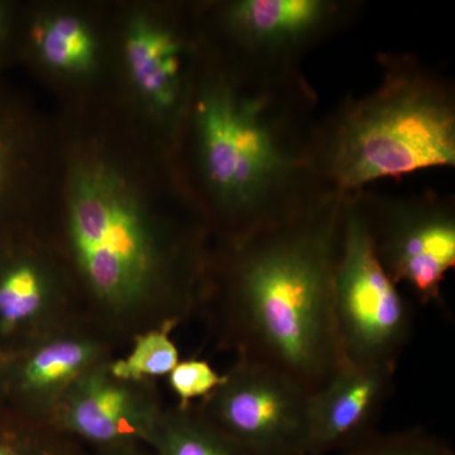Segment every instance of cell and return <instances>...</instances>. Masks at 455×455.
Listing matches in <instances>:
<instances>
[{
	"mask_svg": "<svg viewBox=\"0 0 455 455\" xmlns=\"http://www.w3.org/2000/svg\"><path fill=\"white\" fill-rule=\"evenodd\" d=\"M346 202L317 190L230 245L227 324L238 358L280 371L310 394L339 364L333 299Z\"/></svg>",
	"mask_w": 455,
	"mask_h": 455,
	"instance_id": "obj_1",
	"label": "cell"
},
{
	"mask_svg": "<svg viewBox=\"0 0 455 455\" xmlns=\"http://www.w3.org/2000/svg\"><path fill=\"white\" fill-rule=\"evenodd\" d=\"M315 94L298 68L248 65L212 77L193 107L197 164L233 238L276 220L320 190L311 170Z\"/></svg>",
	"mask_w": 455,
	"mask_h": 455,
	"instance_id": "obj_2",
	"label": "cell"
},
{
	"mask_svg": "<svg viewBox=\"0 0 455 455\" xmlns=\"http://www.w3.org/2000/svg\"><path fill=\"white\" fill-rule=\"evenodd\" d=\"M382 76L314 132L317 187L348 196L373 182L455 166V98L448 82L411 56H382Z\"/></svg>",
	"mask_w": 455,
	"mask_h": 455,
	"instance_id": "obj_3",
	"label": "cell"
},
{
	"mask_svg": "<svg viewBox=\"0 0 455 455\" xmlns=\"http://www.w3.org/2000/svg\"><path fill=\"white\" fill-rule=\"evenodd\" d=\"M68 199V236L84 280L114 313L137 310L155 296L179 311L187 299L172 291L157 239L124 180L110 167L84 164Z\"/></svg>",
	"mask_w": 455,
	"mask_h": 455,
	"instance_id": "obj_4",
	"label": "cell"
},
{
	"mask_svg": "<svg viewBox=\"0 0 455 455\" xmlns=\"http://www.w3.org/2000/svg\"><path fill=\"white\" fill-rule=\"evenodd\" d=\"M333 314L339 363L396 367L409 341V311L377 257L359 193L347 196Z\"/></svg>",
	"mask_w": 455,
	"mask_h": 455,
	"instance_id": "obj_5",
	"label": "cell"
},
{
	"mask_svg": "<svg viewBox=\"0 0 455 455\" xmlns=\"http://www.w3.org/2000/svg\"><path fill=\"white\" fill-rule=\"evenodd\" d=\"M310 403L291 377L238 358L200 411L250 455H307Z\"/></svg>",
	"mask_w": 455,
	"mask_h": 455,
	"instance_id": "obj_6",
	"label": "cell"
},
{
	"mask_svg": "<svg viewBox=\"0 0 455 455\" xmlns=\"http://www.w3.org/2000/svg\"><path fill=\"white\" fill-rule=\"evenodd\" d=\"M374 250L392 283L406 284L424 304L442 299L455 266V211L433 193L382 197L359 191Z\"/></svg>",
	"mask_w": 455,
	"mask_h": 455,
	"instance_id": "obj_7",
	"label": "cell"
},
{
	"mask_svg": "<svg viewBox=\"0 0 455 455\" xmlns=\"http://www.w3.org/2000/svg\"><path fill=\"white\" fill-rule=\"evenodd\" d=\"M55 411L59 433L95 451L147 447L161 414L157 401L143 382L116 379L104 362L71 386Z\"/></svg>",
	"mask_w": 455,
	"mask_h": 455,
	"instance_id": "obj_8",
	"label": "cell"
},
{
	"mask_svg": "<svg viewBox=\"0 0 455 455\" xmlns=\"http://www.w3.org/2000/svg\"><path fill=\"white\" fill-rule=\"evenodd\" d=\"M346 7L331 0H236L226 5L223 18L251 64L289 68L339 26Z\"/></svg>",
	"mask_w": 455,
	"mask_h": 455,
	"instance_id": "obj_9",
	"label": "cell"
},
{
	"mask_svg": "<svg viewBox=\"0 0 455 455\" xmlns=\"http://www.w3.org/2000/svg\"><path fill=\"white\" fill-rule=\"evenodd\" d=\"M396 367L340 362L328 382L311 394L307 455L355 447L376 433Z\"/></svg>",
	"mask_w": 455,
	"mask_h": 455,
	"instance_id": "obj_10",
	"label": "cell"
},
{
	"mask_svg": "<svg viewBox=\"0 0 455 455\" xmlns=\"http://www.w3.org/2000/svg\"><path fill=\"white\" fill-rule=\"evenodd\" d=\"M103 362V350L79 334L52 335L7 363V387L33 411H55L83 374Z\"/></svg>",
	"mask_w": 455,
	"mask_h": 455,
	"instance_id": "obj_11",
	"label": "cell"
},
{
	"mask_svg": "<svg viewBox=\"0 0 455 455\" xmlns=\"http://www.w3.org/2000/svg\"><path fill=\"white\" fill-rule=\"evenodd\" d=\"M125 61L134 85L160 112L179 109L185 97V47L171 29L136 18L125 35Z\"/></svg>",
	"mask_w": 455,
	"mask_h": 455,
	"instance_id": "obj_12",
	"label": "cell"
},
{
	"mask_svg": "<svg viewBox=\"0 0 455 455\" xmlns=\"http://www.w3.org/2000/svg\"><path fill=\"white\" fill-rule=\"evenodd\" d=\"M55 278L27 254L0 259V338L31 335L49 324L59 310Z\"/></svg>",
	"mask_w": 455,
	"mask_h": 455,
	"instance_id": "obj_13",
	"label": "cell"
},
{
	"mask_svg": "<svg viewBox=\"0 0 455 455\" xmlns=\"http://www.w3.org/2000/svg\"><path fill=\"white\" fill-rule=\"evenodd\" d=\"M147 448L155 455H250L190 406L161 411Z\"/></svg>",
	"mask_w": 455,
	"mask_h": 455,
	"instance_id": "obj_14",
	"label": "cell"
},
{
	"mask_svg": "<svg viewBox=\"0 0 455 455\" xmlns=\"http://www.w3.org/2000/svg\"><path fill=\"white\" fill-rule=\"evenodd\" d=\"M33 44L44 64L68 74L92 70L97 44L88 26L74 16H52L33 27Z\"/></svg>",
	"mask_w": 455,
	"mask_h": 455,
	"instance_id": "obj_15",
	"label": "cell"
},
{
	"mask_svg": "<svg viewBox=\"0 0 455 455\" xmlns=\"http://www.w3.org/2000/svg\"><path fill=\"white\" fill-rule=\"evenodd\" d=\"M179 350L169 335V328L140 335L127 357L109 363L116 379L143 382L155 377L169 376L179 364Z\"/></svg>",
	"mask_w": 455,
	"mask_h": 455,
	"instance_id": "obj_16",
	"label": "cell"
},
{
	"mask_svg": "<svg viewBox=\"0 0 455 455\" xmlns=\"http://www.w3.org/2000/svg\"><path fill=\"white\" fill-rule=\"evenodd\" d=\"M337 455H455L444 440L427 433L421 427L374 433L348 451Z\"/></svg>",
	"mask_w": 455,
	"mask_h": 455,
	"instance_id": "obj_17",
	"label": "cell"
},
{
	"mask_svg": "<svg viewBox=\"0 0 455 455\" xmlns=\"http://www.w3.org/2000/svg\"><path fill=\"white\" fill-rule=\"evenodd\" d=\"M0 455H83L74 440L52 430L0 429Z\"/></svg>",
	"mask_w": 455,
	"mask_h": 455,
	"instance_id": "obj_18",
	"label": "cell"
},
{
	"mask_svg": "<svg viewBox=\"0 0 455 455\" xmlns=\"http://www.w3.org/2000/svg\"><path fill=\"white\" fill-rule=\"evenodd\" d=\"M223 382V376L211 364L199 359L179 362L169 374L171 390L179 397L180 406H188L194 398L206 397Z\"/></svg>",
	"mask_w": 455,
	"mask_h": 455,
	"instance_id": "obj_19",
	"label": "cell"
},
{
	"mask_svg": "<svg viewBox=\"0 0 455 455\" xmlns=\"http://www.w3.org/2000/svg\"><path fill=\"white\" fill-rule=\"evenodd\" d=\"M12 145L7 134L0 130V200L4 196L11 175Z\"/></svg>",
	"mask_w": 455,
	"mask_h": 455,
	"instance_id": "obj_20",
	"label": "cell"
},
{
	"mask_svg": "<svg viewBox=\"0 0 455 455\" xmlns=\"http://www.w3.org/2000/svg\"><path fill=\"white\" fill-rule=\"evenodd\" d=\"M145 445H128V447H116L95 451L94 455H155L151 451L145 453Z\"/></svg>",
	"mask_w": 455,
	"mask_h": 455,
	"instance_id": "obj_21",
	"label": "cell"
},
{
	"mask_svg": "<svg viewBox=\"0 0 455 455\" xmlns=\"http://www.w3.org/2000/svg\"><path fill=\"white\" fill-rule=\"evenodd\" d=\"M8 14L7 8L3 3H0V46H2L3 41H4L5 35H7L8 28Z\"/></svg>",
	"mask_w": 455,
	"mask_h": 455,
	"instance_id": "obj_22",
	"label": "cell"
},
{
	"mask_svg": "<svg viewBox=\"0 0 455 455\" xmlns=\"http://www.w3.org/2000/svg\"><path fill=\"white\" fill-rule=\"evenodd\" d=\"M7 391V362L3 361L2 355H0V398Z\"/></svg>",
	"mask_w": 455,
	"mask_h": 455,
	"instance_id": "obj_23",
	"label": "cell"
}]
</instances>
